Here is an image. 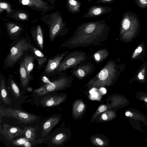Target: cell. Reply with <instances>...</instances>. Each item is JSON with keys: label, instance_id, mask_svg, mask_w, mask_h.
<instances>
[{"label": "cell", "instance_id": "1", "mask_svg": "<svg viewBox=\"0 0 147 147\" xmlns=\"http://www.w3.org/2000/svg\"><path fill=\"white\" fill-rule=\"evenodd\" d=\"M110 30L104 20L83 23L78 27L73 34L60 47L71 49L98 46L107 40Z\"/></svg>", "mask_w": 147, "mask_h": 147}, {"label": "cell", "instance_id": "2", "mask_svg": "<svg viewBox=\"0 0 147 147\" xmlns=\"http://www.w3.org/2000/svg\"><path fill=\"white\" fill-rule=\"evenodd\" d=\"M40 20L48 26L49 37L51 42L57 36H63L68 32L66 23L63 21L61 14L59 11L44 15L41 16Z\"/></svg>", "mask_w": 147, "mask_h": 147}, {"label": "cell", "instance_id": "3", "mask_svg": "<svg viewBox=\"0 0 147 147\" xmlns=\"http://www.w3.org/2000/svg\"><path fill=\"white\" fill-rule=\"evenodd\" d=\"M115 63L109 60L96 76L91 79L86 87L89 88H99L110 86L112 85L116 76Z\"/></svg>", "mask_w": 147, "mask_h": 147}, {"label": "cell", "instance_id": "4", "mask_svg": "<svg viewBox=\"0 0 147 147\" xmlns=\"http://www.w3.org/2000/svg\"><path fill=\"white\" fill-rule=\"evenodd\" d=\"M32 45L30 42L25 38L19 40L10 48L9 53L4 60L5 67H12L25 52L30 50Z\"/></svg>", "mask_w": 147, "mask_h": 147}, {"label": "cell", "instance_id": "5", "mask_svg": "<svg viewBox=\"0 0 147 147\" xmlns=\"http://www.w3.org/2000/svg\"><path fill=\"white\" fill-rule=\"evenodd\" d=\"M73 80V78L71 76L62 72L57 79L35 90L34 92L39 96H42L63 90L69 86Z\"/></svg>", "mask_w": 147, "mask_h": 147}, {"label": "cell", "instance_id": "6", "mask_svg": "<svg viewBox=\"0 0 147 147\" xmlns=\"http://www.w3.org/2000/svg\"><path fill=\"white\" fill-rule=\"evenodd\" d=\"M89 59L83 51L76 50L69 52L62 60L55 75L60 74L63 71L82 64Z\"/></svg>", "mask_w": 147, "mask_h": 147}, {"label": "cell", "instance_id": "7", "mask_svg": "<svg viewBox=\"0 0 147 147\" xmlns=\"http://www.w3.org/2000/svg\"><path fill=\"white\" fill-rule=\"evenodd\" d=\"M120 24V34L123 35L127 32H136L140 26V21L135 13L127 11L123 13Z\"/></svg>", "mask_w": 147, "mask_h": 147}, {"label": "cell", "instance_id": "8", "mask_svg": "<svg viewBox=\"0 0 147 147\" xmlns=\"http://www.w3.org/2000/svg\"><path fill=\"white\" fill-rule=\"evenodd\" d=\"M13 117L25 124L34 121L37 117L35 115L22 111L10 108L0 107V122L2 117Z\"/></svg>", "mask_w": 147, "mask_h": 147}, {"label": "cell", "instance_id": "9", "mask_svg": "<svg viewBox=\"0 0 147 147\" xmlns=\"http://www.w3.org/2000/svg\"><path fill=\"white\" fill-rule=\"evenodd\" d=\"M20 4L30 7L39 12L42 16L53 9L55 6L50 5L45 0H18Z\"/></svg>", "mask_w": 147, "mask_h": 147}, {"label": "cell", "instance_id": "10", "mask_svg": "<svg viewBox=\"0 0 147 147\" xmlns=\"http://www.w3.org/2000/svg\"><path fill=\"white\" fill-rule=\"evenodd\" d=\"M95 69L94 64L88 61L72 68L71 72L73 76L82 80L93 73Z\"/></svg>", "mask_w": 147, "mask_h": 147}, {"label": "cell", "instance_id": "11", "mask_svg": "<svg viewBox=\"0 0 147 147\" xmlns=\"http://www.w3.org/2000/svg\"><path fill=\"white\" fill-rule=\"evenodd\" d=\"M69 53L68 51L62 53H59L53 58H50L45 69L44 74L47 76L55 75L62 60Z\"/></svg>", "mask_w": 147, "mask_h": 147}, {"label": "cell", "instance_id": "12", "mask_svg": "<svg viewBox=\"0 0 147 147\" xmlns=\"http://www.w3.org/2000/svg\"><path fill=\"white\" fill-rule=\"evenodd\" d=\"M3 131L1 134L8 141L12 140L14 138L22 136H25V131L18 127L4 124L3 125Z\"/></svg>", "mask_w": 147, "mask_h": 147}, {"label": "cell", "instance_id": "13", "mask_svg": "<svg viewBox=\"0 0 147 147\" xmlns=\"http://www.w3.org/2000/svg\"><path fill=\"white\" fill-rule=\"evenodd\" d=\"M86 10L87 12L83 16L84 18L99 16L111 13L113 9L111 7L107 6L92 5Z\"/></svg>", "mask_w": 147, "mask_h": 147}, {"label": "cell", "instance_id": "14", "mask_svg": "<svg viewBox=\"0 0 147 147\" xmlns=\"http://www.w3.org/2000/svg\"><path fill=\"white\" fill-rule=\"evenodd\" d=\"M32 37L37 47L43 50L44 48L43 34L41 26L38 24L33 26L31 29Z\"/></svg>", "mask_w": 147, "mask_h": 147}, {"label": "cell", "instance_id": "15", "mask_svg": "<svg viewBox=\"0 0 147 147\" xmlns=\"http://www.w3.org/2000/svg\"><path fill=\"white\" fill-rule=\"evenodd\" d=\"M64 96L56 95L49 96L45 97L42 100L41 105L44 107H52L58 105L65 100Z\"/></svg>", "mask_w": 147, "mask_h": 147}, {"label": "cell", "instance_id": "16", "mask_svg": "<svg viewBox=\"0 0 147 147\" xmlns=\"http://www.w3.org/2000/svg\"><path fill=\"white\" fill-rule=\"evenodd\" d=\"M43 140H31L26 137H21L16 139L13 140L11 142L13 145L15 146H23L25 147L34 146L41 144Z\"/></svg>", "mask_w": 147, "mask_h": 147}, {"label": "cell", "instance_id": "17", "mask_svg": "<svg viewBox=\"0 0 147 147\" xmlns=\"http://www.w3.org/2000/svg\"><path fill=\"white\" fill-rule=\"evenodd\" d=\"M60 119V117L53 116L47 120L42 125V137H44L48 134L59 123Z\"/></svg>", "mask_w": 147, "mask_h": 147}, {"label": "cell", "instance_id": "18", "mask_svg": "<svg viewBox=\"0 0 147 147\" xmlns=\"http://www.w3.org/2000/svg\"><path fill=\"white\" fill-rule=\"evenodd\" d=\"M7 17L20 21H28L29 18L28 12L24 10L13 9L10 14H7Z\"/></svg>", "mask_w": 147, "mask_h": 147}, {"label": "cell", "instance_id": "19", "mask_svg": "<svg viewBox=\"0 0 147 147\" xmlns=\"http://www.w3.org/2000/svg\"><path fill=\"white\" fill-rule=\"evenodd\" d=\"M20 83L23 89L28 86L30 80V76L27 72L23 61L21 62L20 67Z\"/></svg>", "mask_w": 147, "mask_h": 147}, {"label": "cell", "instance_id": "20", "mask_svg": "<svg viewBox=\"0 0 147 147\" xmlns=\"http://www.w3.org/2000/svg\"><path fill=\"white\" fill-rule=\"evenodd\" d=\"M0 80L1 100L5 104H11V100H10L8 95L4 76L2 74L0 75Z\"/></svg>", "mask_w": 147, "mask_h": 147}, {"label": "cell", "instance_id": "21", "mask_svg": "<svg viewBox=\"0 0 147 147\" xmlns=\"http://www.w3.org/2000/svg\"><path fill=\"white\" fill-rule=\"evenodd\" d=\"M6 27L9 35L11 37L18 36L23 31L22 27L16 23L7 22L6 24Z\"/></svg>", "mask_w": 147, "mask_h": 147}, {"label": "cell", "instance_id": "22", "mask_svg": "<svg viewBox=\"0 0 147 147\" xmlns=\"http://www.w3.org/2000/svg\"><path fill=\"white\" fill-rule=\"evenodd\" d=\"M30 51L32 52L37 61L38 69H40L43 65L47 61V56L45 55L41 51L36 49L33 45Z\"/></svg>", "mask_w": 147, "mask_h": 147}, {"label": "cell", "instance_id": "23", "mask_svg": "<svg viewBox=\"0 0 147 147\" xmlns=\"http://www.w3.org/2000/svg\"><path fill=\"white\" fill-rule=\"evenodd\" d=\"M67 10L73 14H77L80 12L82 4L78 0H66Z\"/></svg>", "mask_w": 147, "mask_h": 147}, {"label": "cell", "instance_id": "24", "mask_svg": "<svg viewBox=\"0 0 147 147\" xmlns=\"http://www.w3.org/2000/svg\"><path fill=\"white\" fill-rule=\"evenodd\" d=\"M109 53V51L107 49H101L98 50L93 54V58L96 63H100L107 58Z\"/></svg>", "mask_w": 147, "mask_h": 147}, {"label": "cell", "instance_id": "25", "mask_svg": "<svg viewBox=\"0 0 147 147\" xmlns=\"http://www.w3.org/2000/svg\"><path fill=\"white\" fill-rule=\"evenodd\" d=\"M85 108V105L82 101L78 100L74 103L73 106V112L74 116L78 117L84 112Z\"/></svg>", "mask_w": 147, "mask_h": 147}, {"label": "cell", "instance_id": "26", "mask_svg": "<svg viewBox=\"0 0 147 147\" xmlns=\"http://www.w3.org/2000/svg\"><path fill=\"white\" fill-rule=\"evenodd\" d=\"M125 115L126 117L135 120L145 121L146 119V117L142 113L136 110L128 109L126 111Z\"/></svg>", "mask_w": 147, "mask_h": 147}, {"label": "cell", "instance_id": "27", "mask_svg": "<svg viewBox=\"0 0 147 147\" xmlns=\"http://www.w3.org/2000/svg\"><path fill=\"white\" fill-rule=\"evenodd\" d=\"M8 82L9 88L14 95L16 98H19L21 95V92L14 80L10 77L8 79Z\"/></svg>", "mask_w": 147, "mask_h": 147}, {"label": "cell", "instance_id": "28", "mask_svg": "<svg viewBox=\"0 0 147 147\" xmlns=\"http://www.w3.org/2000/svg\"><path fill=\"white\" fill-rule=\"evenodd\" d=\"M67 137L66 134L62 132L60 133L52 138L51 142L54 145H61L65 141Z\"/></svg>", "mask_w": 147, "mask_h": 147}, {"label": "cell", "instance_id": "29", "mask_svg": "<svg viewBox=\"0 0 147 147\" xmlns=\"http://www.w3.org/2000/svg\"><path fill=\"white\" fill-rule=\"evenodd\" d=\"M38 129L36 127L33 128L31 127L25 126L23 128L25 131V136L27 139L33 141L36 138V131Z\"/></svg>", "mask_w": 147, "mask_h": 147}, {"label": "cell", "instance_id": "30", "mask_svg": "<svg viewBox=\"0 0 147 147\" xmlns=\"http://www.w3.org/2000/svg\"><path fill=\"white\" fill-rule=\"evenodd\" d=\"M34 58L31 55L26 56L23 60L24 65L26 71L29 75L34 67Z\"/></svg>", "mask_w": 147, "mask_h": 147}, {"label": "cell", "instance_id": "31", "mask_svg": "<svg viewBox=\"0 0 147 147\" xmlns=\"http://www.w3.org/2000/svg\"><path fill=\"white\" fill-rule=\"evenodd\" d=\"M115 113L112 110H108L103 113L99 117V119L102 121H108L111 120L116 117Z\"/></svg>", "mask_w": 147, "mask_h": 147}, {"label": "cell", "instance_id": "32", "mask_svg": "<svg viewBox=\"0 0 147 147\" xmlns=\"http://www.w3.org/2000/svg\"><path fill=\"white\" fill-rule=\"evenodd\" d=\"M5 10L7 14L11 13L13 11L11 5L9 2H7L0 1V13Z\"/></svg>", "mask_w": 147, "mask_h": 147}, {"label": "cell", "instance_id": "33", "mask_svg": "<svg viewBox=\"0 0 147 147\" xmlns=\"http://www.w3.org/2000/svg\"><path fill=\"white\" fill-rule=\"evenodd\" d=\"M111 108H112V107L110 105H100L98 107L94 114L91 119V121L95 118L101 113H103Z\"/></svg>", "mask_w": 147, "mask_h": 147}, {"label": "cell", "instance_id": "34", "mask_svg": "<svg viewBox=\"0 0 147 147\" xmlns=\"http://www.w3.org/2000/svg\"><path fill=\"white\" fill-rule=\"evenodd\" d=\"M91 141L94 145L98 146L105 147L107 145V143L105 141L97 136L92 138Z\"/></svg>", "mask_w": 147, "mask_h": 147}, {"label": "cell", "instance_id": "35", "mask_svg": "<svg viewBox=\"0 0 147 147\" xmlns=\"http://www.w3.org/2000/svg\"><path fill=\"white\" fill-rule=\"evenodd\" d=\"M134 3L141 9L147 8V0H134Z\"/></svg>", "mask_w": 147, "mask_h": 147}, {"label": "cell", "instance_id": "36", "mask_svg": "<svg viewBox=\"0 0 147 147\" xmlns=\"http://www.w3.org/2000/svg\"><path fill=\"white\" fill-rule=\"evenodd\" d=\"M136 97L139 99L145 102L147 104V93L139 92L137 94Z\"/></svg>", "mask_w": 147, "mask_h": 147}, {"label": "cell", "instance_id": "37", "mask_svg": "<svg viewBox=\"0 0 147 147\" xmlns=\"http://www.w3.org/2000/svg\"><path fill=\"white\" fill-rule=\"evenodd\" d=\"M115 0H96V3H109L114 1Z\"/></svg>", "mask_w": 147, "mask_h": 147}, {"label": "cell", "instance_id": "38", "mask_svg": "<svg viewBox=\"0 0 147 147\" xmlns=\"http://www.w3.org/2000/svg\"><path fill=\"white\" fill-rule=\"evenodd\" d=\"M142 48L141 47H139L135 51V52L134 53V55L133 56V57H134L135 56L137 55V54L141 52L142 51Z\"/></svg>", "mask_w": 147, "mask_h": 147}, {"label": "cell", "instance_id": "39", "mask_svg": "<svg viewBox=\"0 0 147 147\" xmlns=\"http://www.w3.org/2000/svg\"><path fill=\"white\" fill-rule=\"evenodd\" d=\"M142 72V71L140 72L138 74V78L139 80H143L144 79V76Z\"/></svg>", "mask_w": 147, "mask_h": 147}, {"label": "cell", "instance_id": "40", "mask_svg": "<svg viewBox=\"0 0 147 147\" xmlns=\"http://www.w3.org/2000/svg\"><path fill=\"white\" fill-rule=\"evenodd\" d=\"M51 5L53 6H55V3L56 1L55 0H47Z\"/></svg>", "mask_w": 147, "mask_h": 147}, {"label": "cell", "instance_id": "41", "mask_svg": "<svg viewBox=\"0 0 147 147\" xmlns=\"http://www.w3.org/2000/svg\"><path fill=\"white\" fill-rule=\"evenodd\" d=\"M32 88L30 87H28L27 88V90L28 92H30L32 90Z\"/></svg>", "mask_w": 147, "mask_h": 147}, {"label": "cell", "instance_id": "42", "mask_svg": "<svg viewBox=\"0 0 147 147\" xmlns=\"http://www.w3.org/2000/svg\"><path fill=\"white\" fill-rule=\"evenodd\" d=\"M145 141H146V143H147V139H146L145 140Z\"/></svg>", "mask_w": 147, "mask_h": 147}, {"label": "cell", "instance_id": "43", "mask_svg": "<svg viewBox=\"0 0 147 147\" xmlns=\"http://www.w3.org/2000/svg\"><path fill=\"white\" fill-rule=\"evenodd\" d=\"M146 107L147 108V105H146Z\"/></svg>", "mask_w": 147, "mask_h": 147}]
</instances>
